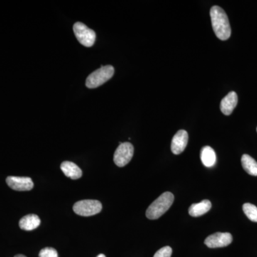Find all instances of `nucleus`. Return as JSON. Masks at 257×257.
Returning a JSON list of instances; mask_svg holds the SVG:
<instances>
[{
	"instance_id": "1",
	"label": "nucleus",
	"mask_w": 257,
	"mask_h": 257,
	"mask_svg": "<svg viewBox=\"0 0 257 257\" xmlns=\"http://www.w3.org/2000/svg\"><path fill=\"white\" fill-rule=\"evenodd\" d=\"M213 30L216 36L221 40H226L231 36V27L227 15L219 6H214L210 10Z\"/></svg>"
},
{
	"instance_id": "2",
	"label": "nucleus",
	"mask_w": 257,
	"mask_h": 257,
	"mask_svg": "<svg viewBox=\"0 0 257 257\" xmlns=\"http://www.w3.org/2000/svg\"><path fill=\"white\" fill-rule=\"evenodd\" d=\"M174 200L173 194L170 192L163 193L147 209V217L152 220L159 219L172 207Z\"/></svg>"
},
{
	"instance_id": "3",
	"label": "nucleus",
	"mask_w": 257,
	"mask_h": 257,
	"mask_svg": "<svg viewBox=\"0 0 257 257\" xmlns=\"http://www.w3.org/2000/svg\"><path fill=\"white\" fill-rule=\"evenodd\" d=\"M114 68L111 65L101 66L88 76L86 86L89 89H94L102 85L113 77Z\"/></svg>"
},
{
	"instance_id": "4",
	"label": "nucleus",
	"mask_w": 257,
	"mask_h": 257,
	"mask_svg": "<svg viewBox=\"0 0 257 257\" xmlns=\"http://www.w3.org/2000/svg\"><path fill=\"white\" fill-rule=\"evenodd\" d=\"M102 209V204L98 200L85 199L76 202L73 206V210L79 216H90L99 214Z\"/></svg>"
},
{
	"instance_id": "5",
	"label": "nucleus",
	"mask_w": 257,
	"mask_h": 257,
	"mask_svg": "<svg viewBox=\"0 0 257 257\" xmlns=\"http://www.w3.org/2000/svg\"><path fill=\"white\" fill-rule=\"evenodd\" d=\"M74 35L79 43L87 47L93 46L96 40V33L94 30L88 28L82 23H76L73 26Z\"/></svg>"
},
{
	"instance_id": "6",
	"label": "nucleus",
	"mask_w": 257,
	"mask_h": 257,
	"mask_svg": "<svg viewBox=\"0 0 257 257\" xmlns=\"http://www.w3.org/2000/svg\"><path fill=\"white\" fill-rule=\"evenodd\" d=\"M134 155V147L131 143H119L114 155L115 165L119 167H124L133 159Z\"/></svg>"
},
{
	"instance_id": "7",
	"label": "nucleus",
	"mask_w": 257,
	"mask_h": 257,
	"mask_svg": "<svg viewBox=\"0 0 257 257\" xmlns=\"http://www.w3.org/2000/svg\"><path fill=\"white\" fill-rule=\"evenodd\" d=\"M232 240V236L229 233L217 232L206 238L204 243L209 248H221L229 246Z\"/></svg>"
},
{
	"instance_id": "8",
	"label": "nucleus",
	"mask_w": 257,
	"mask_h": 257,
	"mask_svg": "<svg viewBox=\"0 0 257 257\" xmlns=\"http://www.w3.org/2000/svg\"><path fill=\"white\" fill-rule=\"evenodd\" d=\"M7 184L10 188L15 191H30L33 189L34 183L30 177H8L6 179Z\"/></svg>"
},
{
	"instance_id": "9",
	"label": "nucleus",
	"mask_w": 257,
	"mask_h": 257,
	"mask_svg": "<svg viewBox=\"0 0 257 257\" xmlns=\"http://www.w3.org/2000/svg\"><path fill=\"white\" fill-rule=\"evenodd\" d=\"M189 135L185 130H179L172 139L171 150L175 155H179L185 150L188 144Z\"/></svg>"
},
{
	"instance_id": "10",
	"label": "nucleus",
	"mask_w": 257,
	"mask_h": 257,
	"mask_svg": "<svg viewBox=\"0 0 257 257\" xmlns=\"http://www.w3.org/2000/svg\"><path fill=\"white\" fill-rule=\"evenodd\" d=\"M238 103V96L235 92H229L221 101L220 109L221 112L229 116L234 111Z\"/></svg>"
},
{
	"instance_id": "11",
	"label": "nucleus",
	"mask_w": 257,
	"mask_h": 257,
	"mask_svg": "<svg viewBox=\"0 0 257 257\" xmlns=\"http://www.w3.org/2000/svg\"><path fill=\"white\" fill-rule=\"evenodd\" d=\"M61 170L66 177H69L74 180L81 178L82 176V171L78 166L73 162H68V161L62 162L61 165Z\"/></svg>"
},
{
	"instance_id": "12",
	"label": "nucleus",
	"mask_w": 257,
	"mask_h": 257,
	"mask_svg": "<svg viewBox=\"0 0 257 257\" xmlns=\"http://www.w3.org/2000/svg\"><path fill=\"white\" fill-rule=\"evenodd\" d=\"M40 223L41 220L36 214H28L20 219L19 225L20 229L25 231H32L37 229L40 226Z\"/></svg>"
},
{
	"instance_id": "13",
	"label": "nucleus",
	"mask_w": 257,
	"mask_h": 257,
	"mask_svg": "<svg viewBox=\"0 0 257 257\" xmlns=\"http://www.w3.org/2000/svg\"><path fill=\"white\" fill-rule=\"evenodd\" d=\"M211 208V203L210 201L205 199L202 202L193 204L189 209V214L194 217H198L204 215L210 210Z\"/></svg>"
},
{
	"instance_id": "14",
	"label": "nucleus",
	"mask_w": 257,
	"mask_h": 257,
	"mask_svg": "<svg viewBox=\"0 0 257 257\" xmlns=\"http://www.w3.org/2000/svg\"><path fill=\"white\" fill-rule=\"evenodd\" d=\"M201 160L203 165L207 167H212L215 165L216 156L215 152L211 147L205 146L201 150Z\"/></svg>"
},
{
	"instance_id": "15",
	"label": "nucleus",
	"mask_w": 257,
	"mask_h": 257,
	"mask_svg": "<svg viewBox=\"0 0 257 257\" xmlns=\"http://www.w3.org/2000/svg\"><path fill=\"white\" fill-rule=\"evenodd\" d=\"M241 161L243 170L246 171L248 175L257 176V162L254 159L249 155H243Z\"/></svg>"
},
{
	"instance_id": "16",
	"label": "nucleus",
	"mask_w": 257,
	"mask_h": 257,
	"mask_svg": "<svg viewBox=\"0 0 257 257\" xmlns=\"http://www.w3.org/2000/svg\"><path fill=\"white\" fill-rule=\"evenodd\" d=\"M243 211L248 219L253 222H257V207L250 203H245L243 205Z\"/></svg>"
},
{
	"instance_id": "17",
	"label": "nucleus",
	"mask_w": 257,
	"mask_h": 257,
	"mask_svg": "<svg viewBox=\"0 0 257 257\" xmlns=\"http://www.w3.org/2000/svg\"><path fill=\"white\" fill-rule=\"evenodd\" d=\"M39 256L40 257H58V253L54 248L46 247L42 248Z\"/></svg>"
},
{
	"instance_id": "18",
	"label": "nucleus",
	"mask_w": 257,
	"mask_h": 257,
	"mask_svg": "<svg viewBox=\"0 0 257 257\" xmlns=\"http://www.w3.org/2000/svg\"><path fill=\"white\" fill-rule=\"evenodd\" d=\"M172 249L170 246H165L160 248L155 253L154 257H171L172 256Z\"/></svg>"
},
{
	"instance_id": "19",
	"label": "nucleus",
	"mask_w": 257,
	"mask_h": 257,
	"mask_svg": "<svg viewBox=\"0 0 257 257\" xmlns=\"http://www.w3.org/2000/svg\"><path fill=\"white\" fill-rule=\"evenodd\" d=\"M15 257H27V256H25V255H23V254H18V255H15Z\"/></svg>"
},
{
	"instance_id": "20",
	"label": "nucleus",
	"mask_w": 257,
	"mask_h": 257,
	"mask_svg": "<svg viewBox=\"0 0 257 257\" xmlns=\"http://www.w3.org/2000/svg\"><path fill=\"white\" fill-rule=\"evenodd\" d=\"M96 257H106V256H105V255L103 254V253H101V254L98 255V256Z\"/></svg>"
},
{
	"instance_id": "21",
	"label": "nucleus",
	"mask_w": 257,
	"mask_h": 257,
	"mask_svg": "<svg viewBox=\"0 0 257 257\" xmlns=\"http://www.w3.org/2000/svg\"><path fill=\"white\" fill-rule=\"evenodd\" d=\"M256 131H257V128H256Z\"/></svg>"
}]
</instances>
